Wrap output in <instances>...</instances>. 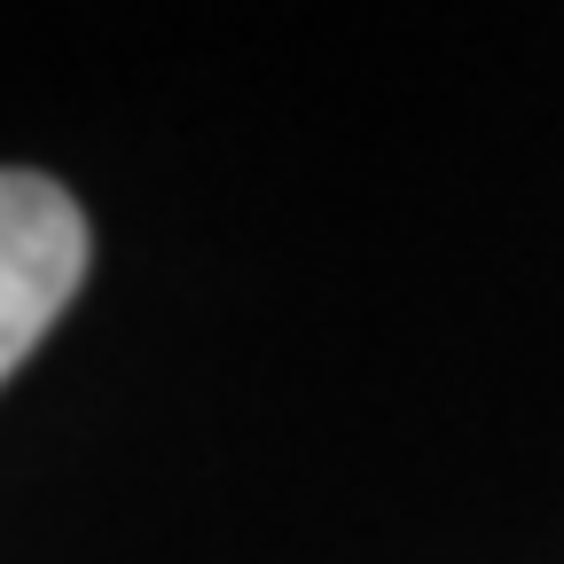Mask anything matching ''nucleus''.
<instances>
[{"label": "nucleus", "mask_w": 564, "mask_h": 564, "mask_svg": "<svg viewBox=\"0 0 564 564\" xmlns=\"http://www.w3.org/2000/svg\"><path fill=\"white\" fill-rule=\"evenodd\" d=\"M87 282V212L63 181L0 165V384H9L32 345L55 329L70 291Z\"/></svg>", "instance_id": "1"}]
</instances>
